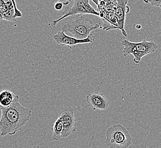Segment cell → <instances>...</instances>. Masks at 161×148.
Instances as JSON below:
<instances>
[{"label": "cell", "instance_id": "obj_1", "mask_svg": "<svg viewBox=\"0 0 161 148\" xmlns=\"http://www.w3.org/2000/svg\"><path fill=\"white\" fill-rule=\"evenodd\" d=\"M19 97L16 95L12 103L8 107H1L2 115L0 120L1 136H13L28 123L32 111L25 108L19 102Z\"/></svg>", "mask_w": 161, "mask_h": 148}, {"label": "cell", "instance_id": "obj_2", "mask_svg": "<svg viewBox=\"0 0 161 148\" xmlns=\"http://www.w3.org/2000/svg\"><path fill=\"white\" fill-rule=\"evenodd\" d=\"M122 46H124V56L133 55L134 62L139 64L142 59L150 54L155 53L158 49V45L154 42L143 40L140 42H132L127 40L122 41Z\"/></svg>", "mask_w": 161, "mask_h": 148}, {"label": "cell", "instance_id": "obj_3", "mask_svg": "<svg viewBox=\"0 0 161 148\" xmlns=\"http://www.w3.org/2000/svg\"><path fill=\"white\" fill-rule=\"evenodd\" d=\"M97 29H99V24H93L90 19L83 16L65 22L61 26V30L65 33H69L73 37L81 40L87 38L92 31Z\"/></svg>", "mask_w": 161, "mask_h": 148}, {"label": "cell", "instance_id": "obj_4", "mask_svg": "<svg viewBox=\"0 0 161 148\" xmlns=\"http://www.w3.org/2000/svg\"><path fill=\"white\" fill-rule=\"evenodd\" d=\"M131 141L132 137L129 131L121 124L112 125L106 130L105 145L108 148H129Z\"/></svg>", "mask_w": 161, "mask_h": 148}, {"label": "cell", "instance_id": "obj_5", "mask_svg": "<svg viewBox=\"0 0 161 148\" xmlns=\"http://www.w3.org/2000/svg\"><path fill=\"white\" fill-rule=\"evenodd\" d=\"M66 6L61 17L53 20V26H56L59 22L69 16L91 14L99 17V13L90 5L89 0H71L69 4Z\"/></svg>", "mask_w": 161, "mask_h": 148}, {"label": "cell", "instance_id": "obj_6", "mask_svg": "<svg viewBox=\"0 0 161 148\" xmlns=\"http://www.w3.org/2000/svg\"><path fill=\"white\" fill-rule=\"evenodd\" d=\"M53 38L58 45L63 46H68L70 49L74 47L77 45L93 43L96 39V37L92 33L85 39H78L67 35L63 30L58 31L53 36Z\"/></svg>", "mask_w": 161, "mask_h": 148}, {"label": "cell", "instance_id": "obj_7", "mask_svg": "<svg viewBox=\"0 0 161 148\" xmlns=\"http://www.w3.org/2000/svg\"><path fill=\"white\" fill-rule=\"evenodd\" d=\"M60 116L62 117L64 130L62 138H66L72 133L75 131L76 121L75 119V111L71 107L62 109Z\"/></svg>", "mask_w": 161, "mask_h": 148}, {"label": "cell", "instance_id": "obj_8", "mask_svg": "<svg viewBox=\"0 0 161 148\" xmlns=\"http://www.w3.org/2000/svg\"><path fill=\"white\" fill-rule=\"evenodd\" d=\"M85 101L88 106L94 111H105L109 107V102L105 96L98 92L89 93Z\"/></svg>", "mask_w": 161, "mask_h": 148}, {"label": "cell", "instance_id": "obj_9", "mask_svg": "<svg viewBox=\"0 0 161 148\" xmlns=\"http://www.w3.org/2000/svg\"><path fill=\"white\" fill-rule=\"evenodd\" d=\"M129 0H117L115 14L118 21V30H121L124 37H127V34L125 29L126 14L130 12V8L127 6Z\"/></svg>", "mask_w": 161, "mask_h": 148}, {"label": "cell", "instance_id": "obj_10", "mask_svg": "<svg viewBox=\"0 0 161 148\" xmlns=\"http://www.w3.org/2000/svg\"><path fill=\"white\" fill-rule=\"evenodd\" d=\"M63 130L64 126L62 117L59 115L58 118L51 127V130L52 131V139L54 141H57L62 139Z\"/></svg>", "mask_w": 161, "mask_h": 148}, {"label": "cell", "instance_id": "obj_11", "mask_svg": "<svg viewBox=\"0 0 161 148\" xmlns=\"http://www.w3.org/2000/svg\"><path fill=\"white\" fill-rule=\"evenodd\" d=\"M16 95L9 90H5L0 92V105L8 107L10 105L15 99Z\"/></svg>", "mask_w": 161, "mask_h": 148}, {"label": "cell", "instance_id": "obj_12", "mask_svg": "<svg viewBox=\"0 0 161 148\" xmlns=\"http://www.w3.org/2000/svg\"><path fill=\"white\" fill-rule=\"evenodd\" d=\"M16 9L14 6L9 8L3 15V19L8 21H16Z\"/></svg>", "mask_w": 161, "mask_h": 148}, {"label": "cell", "instance_id": "obj_13", "mask_svg": "<svg viewBox=\"0 0 161 148\" xmlns=\"http://www.w3.org/2000/svg\"><path fill=\"white\" fill-rule=\"evenodd\" d=\"M145 3H150L153 7H159L161 3V0H143Z\"/></svg>", "mask_w": 161, "mask_h": 148}, {"label": "cell", "instance_id": "obj_14", "mask_svg": "<svg viewBox=\"0 0 161 148\" xmlns=\"http://www.w3.org/2000/svg\"><path fill=\"white\" fill-rule=\"evenodd\" d=\"M9 8L3 3V2L0 0V20L3 19V15Z\"/></svg>", "mask_w": 161, "mask_h": 148}, {"label": "cell", "instance_id": "obj_15", "mask_svg": "<svg viewBox=\"0 0 161 148\" xmlns=\"http://www.w3.org/2000/svg\"><path fill=\"white\" fill-rule=\"evenodd\" d=\"M63 6H64V4L62 3H60V2H58L55 4L54 5V8L55 9L57 10H61L63 8Z\"/></svg>", "mask_w": 161, "mask_h": 148}, {"label": "cell", "instance_id": "obj_16", "mask_svg": "<svg viewBox=\"0 0 161 148\" xmlns=\"http://www.w3.org/2000/svg\"><path fill=\"white\" fill-rule=\"evenodd\" d=\"M58 2H60V3H62L64 5L66 6L68 5L70 3V2L71 1V0H57Z\"/></svg>", "mask_w": 161, "mask_h": 148}, {"label": "cell", "instance_id": "obj_17", "mask_svg": "<svg viewBox=\"0 0 161 148\" xmlns=\"http://www.w3.org/2000/svg\"><path fill=\"white\" fill-rule=\"evenodd\" d=\"M98 1H99V0H92V1H93V3H95L96 5H98Z\"/></svg>", "mask_w": 161, "mask_h": 148}, {"label": "cell", "instance_id": "obj_18", "mask_svg": "<svg viewBox=\"0 0 161 148\" xmlns=\"http://www.w3.org/2000/svg\"><path fill=\"white\" fill-rule=\"evenodd\" d=\"M136 28L138 30H140V29H141L142 28V26H141V25H137L136 26Z\"/></svg>", "mask_w": 161, "mask_h": 148}, {"label": "cell", "instance_id": "obj_19", "mask_svg": "<svg viewBox=\"0 0 161 148\" xmlns=\"http://www.w3.org/2000/svg\"><path fill=\"white\" fill-rule=\"evenodd\" d=\"M1 115H2V109H1V107L0 105V120L1 118Z\"/></svg>", "mask_w": 161, "mask_h": 148}, {"label": "cell", "instance_id": "obj_20", "mask_svg": "<svg viewBox=\"0 0 161 148\" xmlns=\"http://www.w3.org/2000/svg\"><path fill=\"white\" fill-rule=\"evenodd\" d=\"M159 9H161V4H160V5H159Z\"/></svg>", "mask_w": 161, "mask_h": 148}, {"label": "cell", "instance_id": "obj_21", "mask_svg": "<svg viewBox=\"0 0 161 148\" xmlns=\"http://www.w3.org/2000/svg\"><path fill=\"white\" fill-rule=\"evenodd\" d=\"M114 1H117V0H114Z\"/></svg>", "mask_w": 161, "mask_h": 148}]
</instances>
